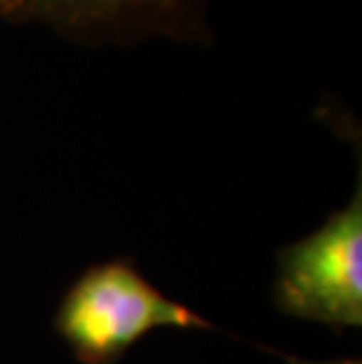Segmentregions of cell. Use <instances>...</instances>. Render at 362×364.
I'll list each match as a JSON object with an SVG mask.
<instances>
[{"mask_svg": "<svg viewBox=\"0 0 362 364\" xmlns=\"http://www.w3.org/2000/svg\"><path fill=\"white\" fill-rule=\"evenodd\" d=\"M356 193L320 228L275 254L273 304L282 315L325 324L341 336L362 327V167Z\"/></svg>", "mask_w": 362, "mask_h": 364, "instance_id": "2", "label": "cell"}, {"mask_svg": "<svg viewBox=\"0 0 362 364\" xmlns=\"http://www.w3.org/2000/svg\"><path fill=\"white\" fill-rule=\"evenodd\" d=\"M210 0H0V21L33 24L87 48L169 38L210 45Z\"/></svg>", "mask_w": 362, "mask_h": 364, "instance_id": "3", "label": "cell"}, {"mask_svg": "<svg viewBox=\"0 0 362 364\" xmlns=\"http://www.w3.org/2000/svg\"><path fill=\"white\" fill-rule=\"evenodd\" d=\"M78 364H118L153 331H221L205 315L169 299L127 254L92 263L66 287L55 320Z\"/></svg>", "mask_w": 362, "mask_h": 364, "instance_id": "1", "label": "cell"}]
</instances>
